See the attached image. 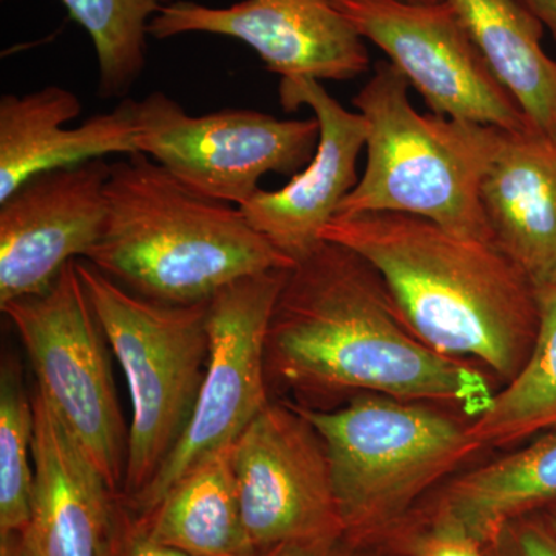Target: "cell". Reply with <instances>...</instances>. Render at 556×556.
I'll use <instances>...</instances> for the list:
<instances>
[{
	"instance_id": "6da1fadb",
	"label": "cell",
	"mask_w": 556,
	"mask_h": 556,
	"mask_svg": "<svg viewBox=\"0 0 556 556\" xmlns=\"http://www.w3.org/2000/svg\"><path fill=\"white\" fill-rule=\"evenodd\" d=\"M270 394L317 401L380 394L456 408L477 419L493 376L431 350L397 316L378 270L350 248L321 241L289 269L266 336Z\"/></svg>"
},
{
	"instance_id": "7a4b0ae2",
	"label": "cell",
	"mask_w": 556,
	"mask_h": 556,
	"mask_svg": "<svg viewBox=\"0 0 556 556\" xmlns=\"http://www.w3.org/2000/svg\"><path fill=\"white\" fill-rule=\"evenodd\" d=\"M321 240L367 260L431 350L475 362L503 386L525 368L540 331L538 289L496 244L391 212L338 215Z\"/></svg>"
},
{
	"instance_id": "3957f363",
	"label": "cell",
	"mask_w": 556,
	"mask_h": 556,
	"mask_svg": "<svg viewBox=\"0 0 556 556\" xmlns=\"http://www.w3.org/2000/svg\"><path fill=\"white\" fill-rule=\"evenodd\" d=\"M84 260L134 294L169 305L208 302L241 278L295 265L240 207L193 192L139 152L110 163L104 232Z\"/></svg>"
},
{
	"instance_id": "277c9868",
	"label": "cell",
	"mask_w": 556,
	"mask_h": 556,
	"mask_svg": "<svg viewBox=\"0 0 556 556\" xmlns=\"http://www.w3.org/2000/svg\"><path fill=\"white\" fill-rule=\"evenodd\" d=\"M408 91L405 76L390 61H379L353 98L367 124V166L338 215H412L493 243L481 182L504 130L419 113Z\"/></svg>"
},
{
	"instance_id": "5b68a950",
	"label": "cell",
	"mask_w": 556,
	"mask_h": 556,
	"mask_svg": "<svg viewBox=\"0 0 556 556\" xmlns=\"http://www.w3.org/2000/svg\"><path fill=\"white\" fill-rule=\"evenodd\" d=\"M299 407L327 450L343 530L361 541L396 525L484 450L471 437L470 419L427 402L365 393L339 408Z\"/></svg>"
},
{
	"instance_id": "8992f818",
	"label": "cell",
	"mask_w": 556,
	"mask_h": 556,
	"mask_svg": "<svg viewBox=\"0 0 556 556\" xmlns=\"http://www.w3.org/2000/svg\"><path fill=\"white\" fill-rule=\"evenodd\" d=\"M76 268L130 391L119 495L130 501L159 473L192 417L207 367L208 302H155L121 287L87 260H76Z\"/></svg>"
},
{
	"instance_id": "52a82bcc",
	"label": "cell",
	"mask_w": 556,
	"mask_h": 556,
	"mask_svg": "<svg viewBox=\"0 0 556 556\" xmlns=\"http://www.w3.org/2000/svg\"><path fill=\"white\" fill-rule=\"evenodd\" d=\"M16 329L36 376V391L113 495L123 493L129 431L126 430L109 343L76 260L40 294L0 306Z\"/></svg>"
},
{
	"instance_id": "ba28073f",
	"label": "cell",
	"mask_w": 556,
	"mask_h": 556,
	"mask_svg": "<svg viewBox=\"0 0 556 556\" xmlns=\"http://www.w3.org/2000/svg\"><path fill=\"white\" fill-rule=\"evenodd\" d=\"M289 269L241 278L208 300V357L199 399L159 473L138 496L126 501L137 514H149L193 468L230 447L273 401L266 336Z\"/></svg>"
},
{
	"instance_id": "9c48e42d",
	"label": "cell",
	"mask_w": 556,
	"mask_h": 556,
	"mask_svg": "<svg viewBox=\"0 0 556 556\" xmlns=\"http://www.w3.org/2000/svg\"><path fill=\"white\" fill-rule=\"evenodd\" d=\"M138 152L179 182L240 207L268 174L294 177L316 153L320 127L309 119H278L251 109L190 116L161 91L137 101Z\"/></svg>"
},
{
	"instance_id": "30bf717a",
	"label": "cell",
	"mask_w": 556,
	"mask_h": 556,
	"mask_svg": "<svg viewBox=\"0 0 556 556\" xmlns=\"http://www.w3.org/2000/svg\"><path fill=\"white\" fill-rule=\"evenodd\" d=\"M387 54L431 113L508 131L535 130L497 83L447 0H331Z\"/></svg>"
},
{
	"instance_id": "8fae6325",
	"label": "cell",
	"mask_w": 556,
	"mask_h": 556,
	"mask_svg": "<svg viewBox=\"0 0 556 556\" xmlns=\"http://www.w3.org/2000/svg\"><path fill=\"white\" fill-rule=\"evenodd\" d=\"M232 470L241 518L257 554L345 532L327 450L299 405L270 401L233 442Z\"/></svg>"
},
{
	"instance_id": "7c38bea8",
	"label": "cell",
	"mask_w": 556,
	"mask_h": 556,
	"mask_svg": "<svg viewBox=\"0 0 556 556\" xmlns=\"http://www.w3.org/2000/svg\"><path fill=\"white\" fill-rule=\"evenodd\" d=\"M105 159L42 172L0 201V306L47 291L89 257L108 219Z\"/></svg>"
},
{
	"instance_id": "4fadbf2b",
	"label": "cell",
	"mask_w": 556,
	"mask_h": 556,
	"mask_svg": "<svg viewBox=\"0 0 556 556\" xmlns=\"http://www.w3.org/2000/svg\"><path fill=\"white\" fill-rule=\"evenodd\" d=\"M186 33L239 39L281 79L348 80L369 67L365 39L331 0H243L226 9L177 0L149 24L156 39Z\"/></svg>"
},
{
	"instance_id": "5bb4252c",
	"label": "cell",
	"mask_w": 556,
	"mask_h": 556,
	"mask_svg": "<svg viewBox=\"0 0 556 556\" xmlns=\"http://www.w3.org/2000/svg\"><path fill=\"white\" fill-rule=\"evenodd\" d=\"M280 104L288 112L306 105L320 127L316 153L305 169L277 190L258 189L240 211L260 236L298 263L321 243V232L356 188L357 163L367 124L331 97L320 80L281 79Z\"/></svg>"
},
{
	"instance_id": "9a60e30c",
	"label": "cell",
	"mask_w": 556,
	"mask_h": 556,
	"mask_svg": "<svg viewBox=\"0 0 556 556\" xmlns=\"http://www.w3.org/2000/svg\"><path fill=\"white\" fill-rule=\"evenodd\" d=\"M30 525L0 556H105L116 496L38 391Z\"/></svg>"
},
{
	"instance_id": "2e32d148",
	"label": "cell",
	"mask_w": 556,
	"mask_h": 556,
	"mask_svg": "<svg viewBox=\"0 0 556 556\" xmlns=\"http://www.w3.org/2000/svg\"><path fill=\"white\" fill-rule=\"evenodd\" d=\"M80 113L83 102L61 86L0 98V201L42 172L138 153L137 101L65 127Z\"/></svg>"
},
{
	"instance_id": "e0dca14e",
	"label": "cell",
	"mask_w": 556,
	"mask_h": 556,
	"mask_svg": "<svg viewBox=\"0 0 556 556\" xmlns=\"http://www.w3.org/2000/svg\"><path fill=\"white\" fill-rule=\"evenodd\" d=\"M481 203L493 243L536 289L556 287V139L504 130Z\"/></svg>"
},
{
	"instance_id": "ac0fdd59",
	"label": "cell",
	"mask_w": 556,
	"mask_h": 556,
	"mask_svg": "<svg viewBox=\"0 0 556 556\" xmlns=\"http://www.w3.org/2000/svg\"><path fill=\"white\" fill-rule=\"evenodd\" d=\"M556 503V430L450 479L430 529L486 546L507 521Z\"/></svg>"
},
{
	"instance_id": "d6986e66",
	"label": "cell",
	"mask_w": 556,
	"mask_h": 556,
	"mask_svg": "<svg viewBox=\"0 0 556 556\" xmlns=\"http://www.w3.org/2000/svg\"><path fill=\"white\" fill-rule=\"evenodd\" d=\"M490 72L544 137L556 139V61L544 25L518 0H447Z\"/></svg>"
},
{
	"instance_id": "ffe728a7",
	"label": "cell",
	"mask_w": 556,
	"mask_h": 556,
	"mask_svg": "<svg viewBox=\"0 0 556 556\" xmlns=\"http://www.w3.org/2000/svg\"><path fill=\"white\" fill-rule=\"evenodd\" d=\"M232 445L193 468L149 514H138L150 535L195 556L257 555L241 518Z\"/></svg>"
},
{
	"instance_id": "44dd1931",
	"label": "cell",
	"mask_w": 556,
	"mask_h": 556,
	"mask_svg": "<svg viewBox=\"0 0 556 556\" xmlns=\"http://www.w3.org/2000/svg\"><path fill=\"white\" fill-rule=\"evenodd\" d=\"M540 331L532 354L490 407L470 419L471 437L482 448L521 445L556 430V287L538 289Z\"/></svg>"
},
{
	"instance_id": "7402d4cb",
	"label": "cell",
	"mask_w": 556,
	"mask_h": 556,
	"mask_svg": "<svg viewBox=\"0 0 556 556\" xmlns=\"http://www.w3.org/2000/svg\"><path fill=\"white\" fill-rule=\"evenodd\" d=\"M174 0H62L70 17L89 33L104 100L124 98L146 67L149 24Z\"/></svg>"
},
{
	"instance_id": "603a6c76",
	"label": "cell",
	"mask_w": 556,
	"mask_h": 556,
	"mask_svg": "<svg viewBox=\"0 0 556 556\" xmlns=\"http://www.w3.org/2000/svg\"><path fill=\"white\" fill-rule=\"evenodd\" d=\"M35 426V402L21 364L5 357L0 368V536L24 532L30 525Z\"/></svg>"
},
{
	"instance_id": "cb8c5ba5",
	"label": "cell",
	"mask_w": 556,
	"mask_h": 556,
	"mask_svg": "<svg viewBox=\"0 0 556 556\" xmlns=\"http://www.w3.org/2000/svg\"><path fill=\"white\" fill-rule=\"evenodd\" d=\"M105 556H195L166 546L150 535L144 519L116 496Z\"/></svg>"
},
{
	"instance_id": "d4e9b609",
	"label": "cell",
	"mask_w": 556,
	"mask_h": 556,
	"mask_svg": "<svg viewBox=\"0 0 556 556\" xmlns=\"http://www.w3.org/2000/svg\"><path fill=\"white\" fill-rule=\"evenodd\" d=\"M485 548L490 556H556V536L536 511L507 521Z\"/></svg>"
},
{
	"instance_id": "484cf974",
	"label": "cell",
	"mask_w": 556,
	"mask_h": 556,
	"mask_svg": "<svg viewBox=\"0 0 556 556\" xmlns=\"http://www.w3.org/2000/svg\"><path fill=\"white\" fill-rule=\"evenodd\" d=\"M368 541L356 540L348 533L291 541L258 552L255 556H369Z\"/></svg>"
},
{
	"instance_id": "4316f807",
	"label": "cell",
	"mask_w": 556,
	"mask_h": 556,
	"mask_svg": "<svg viewBox=\"0 0 556 556\" xmlns=\"http://www.w3.org/2000/svg\"><path fill=\"white\" fill-rule=\"evenodd\" d=\"M413 556H490L481 544L455 533L428 529L413 544Z\"/></svg>"
},
{
	"instance_id": "83f0119b",
	"label": "cell",
	"mask_w": 556,
	"mask_h": 556,
	"mask_svg": "<svg viewBox=\"0 0 556 556\" xmlns=\"http://www.w3.org/2000/svg\"><path fill=\"white\" fill-rule=\"evenodd\" d=\"M552 35L556 43V0H518Z\"/></svg>"
},
{
	"instance_id": "f1b7e54d",
	"label": "cell",
	"mask_w": 556,
	"mask_h": 556,
	"mask_svg": "<svg viewBox=\"0 0 556 556\" xmlns=\"http://www.w3.org/2000/svg\"><path fill=\"white\" fill-rule=\"evenodd\" d=\"M540 514L541 517L544 518V521L547 522V526L551 527L552 532H554V535L556 536V503L544 508V510H541Z\"/></svg>"
},
{
	"instance_id": "f546056e",
	"label": "cell",
	"mask_w": 556,
	"mask_h": 556,
	"mask_svg": "<svg viewBox=\"0 0 556 556\" xmlns=\"http://www.w3.org/2000/svg\"><path fill=\"white\" fill-rule=\"evenodd\" d=\"M404 2H412V3H438V2H441V0H404Z\"/></svg>"
}]
</instances>
